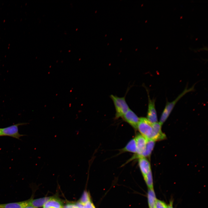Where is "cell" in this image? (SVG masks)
<instances>
[{
  "mask_svg": "<svg viewBox=\"0 0 208 208\" xmlns=\"http://www.w3.org/2000/svg\"><path fill=\"white\" fill-rule=\"evenodd\" d=\"M194 90V86L190 88L186 87L184 91L173 101L167 102L160 117V122L162 125L166 121L177 102L187 93Z\"/></svg>",
  "mask_w": 208,
  "mask_h": 208,
  "instance_id": "7a4b0ae2",
  "label": "cell"
},
{
  "mask_svg": "<svg viewBox=\"0 0 208 208\" xmlns=\"http://www.w3.org/2000/svg\"><path fill=\"white\" fill-rule=\"evenodd\" d=\"M148 98V108L147 115V119L151 123L157 122V112L155 108V100L151 99L150 97L149 92L146 89Z\"/></svg>",
  "mask_w": 208,
  "mask_h": 208,
  "instance_id": "8992f818",
  "label": "cell"
},
{
  "mask_svg": "<svg viewBox=\"0 0 208 208\" xmlns=\"http://www.w3.org/2000/svg\"><path fill=\"white\" fill-rule=\"evenodd\" d=\"M155 208H168V205L164 201L157 199Z\"/></svg>",
  "mask_w": 208,
  "mask_h": 208,
  "instance_id": "ac0fdd59",
  "label": "cell"
},
{
  "mask_svg": "<svg viewBox=\"0 0 208 208\" xmlns=\"http://www.w3.org/2000/svg\"><path fill=\"white\" fill-rule=\"evenodd\" d=\"M152 123L150 122L146 118H140L137 129L141 135L147 140H149L153 131Z\"/></svg>",
  "mask_w": 208,
  "mask_h": 208,
  "instance_id": "3957f363",
  "label": "cell"
},
{
  "mask_svg": "<svg viewBox=\"0 0 208 208\" xmlns=\"http://www.w3.org/2000/svg\"><path fill=\"white\" fill-rule=\"evenodd\" d=\"M27 124L26 123H18L6 127L1 128L2 135L9 136L19 139L20 137L24 135L21 134L19 133L18 126Z\"/></svg>",
  "mask_w": 208,
  "mask_h": 208,
  "instance_id": "5b68a950",
  "label": "cell"
},
{
  "mask_svg": "<svg viewBox=\"0 0 208 208\" xmlns=\"http://www.w3.org/2000/svg\"><path fill=\"white\" fill-rule=\"evenodd\" d=\"M155 142L151 140H147L145 151L140 157H146L149 156L150 155L155 145Z\"/></svg>",
  "mask_w": 208,
  "mask_h": 208,
  "instance_id": "9a60e30c",
  "label": "cell"
},
{
  "mask_svg": "<svg viewBox=\"0 0 208 208\" xmlns=\"http://www.w3.org/2000/svg\"><path fill=\"white\" fill-rule=\"evenodd\" d=\"M50 197H45L35 199H29V205L38 208L43 206Z\"/></svg>",
  "mask_w": 208,
  "mask_h": 208,
  "instance_id": "5bb4252c",
  "label": "cell"
},
{
  "mask_svg": "<svg viewBox=\"0 0 208 208\" xmlns=\"http://www.w3.org/2000/svg\"><path fill=\"white\" fill-rule=\"evenodd\" d=\"M152 125L153 131L149 140L155 142L165 138L166 136L161 131V124L157 122L152 124Z\"/></svg>",
  "mask_w": 208,
  "mask_h": 208,
  "instance_id": "52a82bcc",
  "label": "cell"
},
{
  "mask_svg": "<svg viewBox=\"0 0 208 208\" xmlns=\"http://www.w3.org/2000/svg\"><path fill=\"white\" fill-rule=\"evenodd\" d=\"M123 120L135 129H137L140 118L130 109L122 117Z\"/></svg>",
  "mask_w": 208,
  "mask_h": 208,
  "instance_id": "ba28073f",
  "label": "cell"
},
{
  "mask_svg": "<svg viewBox=\"0 0 208 208\" xmlns=\"http://www.w3.org/2000/svg\"><path fill=\"white\" fill-rule=\"evenodd\" d=\"M91 200L90 194L86 191H85L79 200V202L83 205Z\"/></svg>",
  "mask_w": 208,
  "mask_h": 208,
  "instance_id": "e0dca14e",
  "label": "cell"
},
{
  "mask_svg": "<svg viewBox=\"0 0 208 208\" xmlns=\"http://www.w3.org/2000/svg\"><path fill=\"white\" fill-rule=\"evenodd\" d=\"M29 200L14 203L0 204V208H24L29 205Z\"/></svg>",
  "mask_w": 208,
  "mask_h": 208,
  "instance_id": "8fae6325",
  "label": "cell"
},
{
  "mask_svg": "<svg viewBox=\"0 0 208 208\" xmlns=\"http://www.w3.org/2000/svg\"><path fill=\"white\" fill-rule=\"evenodd\" d=\"M63 208H79L75 203H69L67 204Z\"/></svg>",
  "mask_w": 208,
  "mask_h": 208,
  "instance_id": "ffe728a7",
  "label": "cell"
},
{
  "mask_svg": "<svg viewBox=\"0 0 208 208\" xmlns=\"http://www.w3.org/2000/svg\"><path fill=\"white\" fill-rule=\"evenodd\" d=\"M120 151L121 153L130 152L136 154L137 153V147L135 138L131 140Z\"/></svg>",
  "mask_w": 208,
  "mask_h": 208,
  "instance_id": "4fadbf2b",
  "label": "cell"
},
{
  "mask_svg": "<svg viewBox=\"0 0 208 208\" xmlns=\"http://www.w3.org/2000/svg\"><path fill=\"white\" fill-rule=\"evenodd\" d=\"M24 208H36L32 206H31V205H28L26 206Z\"/></svg>",
  "mask_w": 208,
  "mask_h": 208,
  "instance_id": "7402d4cb",
  "label": "cell"
},
{
  "mask_svg": "<svg viewBox=\"0 0 208 208\" xmlns=\"http://www.w3.org/2000/svg\"><path fill=\"white\" fill-rule=\"evenodd\" d=\"M43 208H63V207L62 203L60 199L51 197L44 205Z\"/></svg>",
  "mask_w": 208,
  "mask_h": 208,
  "instance_id": "30bf717a",
  "label": "cell"
},
{
  "mask_svg": "<svg viewBox=\"0 0 208 208\" xmlns=\"http://www.w3.org/2000/svg\"><path fill=\"white\" fill-rule=\"evenodd\" d=\"M135 138L137 147V153L131 158V160L138 159L141 157L145 151L148 140L140 134L137 135Z\"/></svg>",
  "mask_w": 208,
  "mask_h": 208,
  "instance_id": "277c9868",
  "label": "cell"
},
{
  "mask_svg": "<svg viewBox=\"0 0 208 208\" xmlns=\"http://www.w3.org/2000/svg\"><path fill=\"white\" fill-rule=\"evenodd\" d=\"M147 195L149 208H155L157 198L154 188L148 189Z\"/></svg>",
  "mask_w": 208,
  "mask_h": 208,
  "instance_id": "7c38bea8",
  "label": "cell"
},
{
  "mask_svg": "<svg viewBox=\"0 0 208 208\" xmlns=\"http://www.w3.org/2000/svg\"></svg>",
  "mask_w": 208,
  "mask_h": 208,
  "instance_id": "cb8c5ba5",
  "label": "cell"
},
{
  "mask_svg": "<svg viewBox=\"0 0 208 208\" xmlns=\"http://www.w3.org/2000/svg\"><path fill=\"white\" fill-rule=\"evenodd\" d=\"M83 208H96L93 203L91 200L87 203L83 205Z\"/></svg>",
  "mask_w": 208,
  "mask_h": 208,
  "instance_id": "d6986e66",
  "label": "cell"
},
{
  "mask_svg": "<svg viewBox=\"0 0 208 208\" xmlns=\"http://www.w3.org/2000/svg\"><path fill=\"white\" fill-rule=\"evenodd\" d=\"M110 97L115 107V118H122L130 109L126 101L125 97H120L112 94Z\"/></svg>",
  "mask_w": 208,
  "mask_h": 208,
  "instance_id": "6da1fadb",
  "label": "cell"
},
{
  "mask_svg": "<svg viewBox=\"0 0 208 208\" xmlns=\"http://www.w3.org/2000/svg\"><path fill=\"white\" fill-rule=\"evenodd\" d=\"M138 164L144 178L151 170L150 163L146 157H141L138 158Z\"/></svg>",
  "mask_w": 208,
  "mask_h": 208,
  "instance_id": "9c48e42d",
  "label": "cell"
},
{
  "mask_svg": "<svg viewBox=\"0 0 208 208\" xmlns=\"http://www.w3.org/2000/svg\"><path fill=\"white\" fill-rule=\"evenodd\" d=\"M144 179L148 189H153V183L151 170Z\"/></svg>",
  "mask_w": 208,
  "mask_h": 208,
  "instance_id": "2e32d148",
  "label": "cell"
},
{
  "mask_svg": "<svg viewBox=\"0 0 208 208\" xmlns=\"http://www.w3.org/2000/svg\"><path fill=\"white\" fill-rule=\"evenodd\" d=\"M3 136L2 134V131L1 130V128H0V136Z\"/></svg>",
  "mask_w": 208,
  "mask_h": 208,
  "instance_id": "603a6c76",
  "label": "cell"
},
{
  "mask_svg": "<svg viewBox=\"0 0 208 208\" xmlns=\"http://www.w3.org/2000/svg\"><path fill=\"white\" fill-rule=\"evenodd\" d=\"M168 208H174L173 206V201H171L169 204L168 205Z\"/></svg>",
  "mask_w": 208,
  "mask_h": 208,
  "instance_id": "44dd1931",
  "label": "cell"
}]
</instances>
